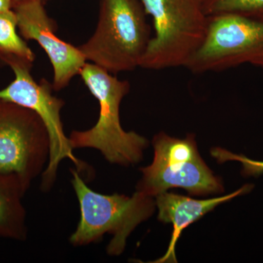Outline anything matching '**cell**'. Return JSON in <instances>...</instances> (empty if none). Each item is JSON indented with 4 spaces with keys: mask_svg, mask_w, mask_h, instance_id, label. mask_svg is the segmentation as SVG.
<instances>
[{
    "mask_svg": "<svg viewBox=\"0 0 263 263\" xmlns=\"http://www.w3.org/2000/svg\"><path fill=\"white\" fill-rule=\"evenodd\" d=\"M13 0H0V13L13 9Z\"/></svg>",
    "mask_w": 263,
    "mask_h": 263,
    "instance_id": "obj_15",
    "label": "cell"
},
{
    "mask_svg": "<svg viewBox=\"0 0 263 263\" xmlns=\"http://www.w3.org/2000/svg\"><path fill=\"white\" fill-rule=\"evenodd\" d=\"M79 75L98 100L100 114L92 127L71 133L72 148H94L110 163L126 167L141 162L148 141L136 132L124 130L119 117L121 103L130 90L129 81L119 80L102 67L87 62Z\"/></svg>",
    "mask_w": 263,
    "mask_h": 263,
    "instance_id": "obj_1",
    "label": "cell"
},
{
    "mask_svg": "<svg viewBox=\"0 0 263 263\" xmlns=\"http://www.w3.org/2000/svg\"><path fill=\"white\" fill-rule=\"evenodd\" d=\"M212 157L219 162L227 161H238L243 165L241 174L245 176H259L263 174V161L251 160L243 155H235L220 148H213L211 151Z\"/></svg>",
    "mask_w": 263,
    "mask_h": 263,
    "instance_id": "obj_14",
    "label": "cell"
},
{
    "mask_svg": "<svg viewBox=\"0 0 263 263\" xmlns=\"http://www.w3.org/2000/svg\"><path fill=\"white\" fill-rule=\"evenodd\" d=\"M146 15L141 0H101L95 32L78 48L110 73L136 70L152 38Z\"/></svg>",
    "mask_w": 263,
    "mask_h": 263,
    "instance_id": "obj_3",
    "label": "cell"
},
{
    "mask_svg": "<svg viewBox=\"0 0 263 263\" xmlns=\"http://www.w3.org/2000/svg\"><path fill=\"white\" fill-rule=\"evenodd\" d=\"M243 64L263 68V17L209 16L206 37L185 67L202 74Z\"/></svg>",
    "mask_w": 263,
    "mask_h": 263,
    "instance_id": "obj_7",
    "label": "cell"
},
{
    "mask_svg": "<svg viewBox=\"0 0 263 263\" xmlns=\"http://www.w3.org/2000/svg\"><path fill=\"white\" fill-rule=\"evenodd\" d=\"M155 36L140 64L147 70L184 67L204 42L209 16L202 0H141Z\"/></svg>",
    "mask_w": 263,
    "mask_h": 263,
    "instance_id": "obj_4",
    "label": "cell"
},
{
    "mask_svg": "<svg viewBox=\"0 0 263 263\" xmlns=\"http://www.w3.org/2000/svg\"><path fill=\"white\" fill-rule=\"evenodd\" d=\"M152 143L154 160L150 165L140 169L143 176L137 190L153 197L175 187L184 189L194 195L223 192L221 180L202 160L193 134L180 139L162 132L155 136Z\"/></svg>",
    "mask_w": 263,
    "mask_h": 263,
    "instance_id": "obj_6",
    "label": "cell"
},
{
    "mask_svg": "<svg viewBox=\"0 0 263 263\" xmlns=\"http://www.w3.org/2000/svg\"><path fill=\"white\" fill-rule=\"evenodd\" d=\"M208 16L235 14L263 17V0H202Z\"/></svg>",
    "mask_w": 263,
    "mask_h": 263,
    "instance_id": "obj_13",
    "label": "cell"
},
{
    "mask_svg": "<svg viewBox=\"0 0 263 263\" xmlns=\"http://www.w3.org/2000/svg\"><path fill=\"white\" fill-rule=\"evenodd\" d=\"M17 24L13 9L0 13V57H15L33 63L35 56L17 33Z\"/></svg>",
    "mask_w": 263,
    "mask_h": 263,
    "instance_id": "obj_12",
    "label": "cell"
},
{
    "mask_svg": "<svg viewBox=\"0 0 263 263\" xmlns=\"http://www.w3.org/2000/svg\"><path fill=\"white\" fill-rule=\"evenodd\" d=\"M13 3H15V2L22 1V0H13Z\"/></svg>",
    "mask_w": 263,
    "mask_h": 263,
    "instance_id": "obj_16",
    "label": "cell"
},
{
    "mask_svg": "<svg viewBox=\"0 0 263 263\" xmlns=\"http://www.w3.org/2000/svg\"><path fill=\"white\" fill-rule=\"evenodd\" d=\"M0 60L9 66L15 79L8 86L0 90V99L31 109L42 119L49 136V157L41 178V189L48 192L57 180L60 162L69 159L76 165L78 172L91 179L90 167L73 154L70 139L66 136L62 122V108L65 102L52 95L53 86L43 79L39 84L31 75L32 62L15 57H0Z\"/></svg>",
    "mask_w": 263,
    "mask_h": 263,
    "instance_id": "obj_5",
    "label": "cell"
},
{
    "mask_svg": "<svg viewBox=\"0 0 263 263\" xmlns=\"http://www.w3.org/2000/svg\"><path fill=\"white\" fill-rule=\"evenodd\" d=\"M253 188L254 185L246 184L226 196L206 200H196L167 192L159 194L155 197L156 206L159 212L158 219L162 222L172 223L174 232L167 252L163 257L153 262H177L176 246L183 230L220 204L249 193Z\"/></svg>",
    "mask_w": 263,
    "mask_h": 263,
    "instance_id": "obj_10",
    "label": "cell"
},
{
    "mask_svg": "<svg viewBox=\"0 0 263 263\" xmlns=\"http://www.w3.org/2000/svg\"><path fill=\"white\" fill-rule=\"evenodd\" d=\"M70 171L71 183L81 212L80 220L70 235V243L75 247L89 245L100 242L108 233L113 238L107 247V253L120 255L132 232L155 212L154 197L138 190L131 197L96 193L86 185L76 169Z\"/></svg>",
    "mask_w": 263,
    "mask_h": 263,
    "instance_id": "obj_2",
    "label": "cell"
},
{
    "mask_svg": "<svg viewBox=\"0 0 263 263\" xmlns=\"http://www.w3.org/2000/svg\"><path fill=\"white\" fill-rule=\"evenodd\" d=\"M26 192L16 176L0 174V238H27L26 211L22 201Z\"/></svg>",
    "mask_w": 263,
    "mask_h": 263,
    "instance_id": "obj_11",
    "label": "cell"
},
{
    "mask_svg": "<svg viewBox=\"0 0 263 263\" xmlns=\"http://www.w3.org/2000/svg\"><path fill=\"white\" fill-rule=\"evenodd\" d=\"M48 133L31 109L0 99V174L15 176L29 190L49 157Z\"/></svg>",
    "mask_w": 263,
    "mask_h": 263,
    "instance_id": "obj_8",
    "label": "cell"
},
{
    "mask_svg": "<svg viewBox=\"0 0 263 263\" xmlns=\"http://www.w3.org/2000/svg\"><path fill=\"white\" fill-rule=\"evenodd\" d=\"M20 34L26 40L37 41L47 53L53 70V89L65 88L79 75L86 60L79 48L60 39L53 21L48 16L43 0H22L13 3Z\"/></svg>",
    "mask_w": 263,
    "mask_h": 263,
    "instance_id": "obj_9",
    "label": "cell"
}]
</instances>
